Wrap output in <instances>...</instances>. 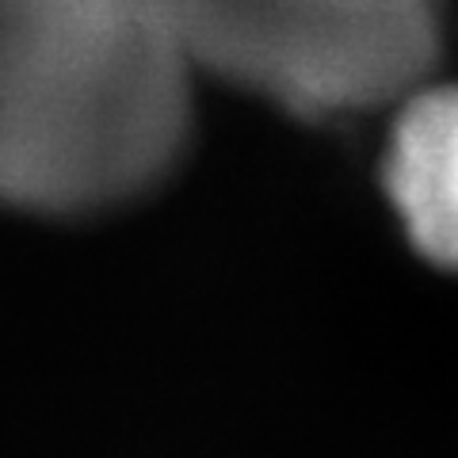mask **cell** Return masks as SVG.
I'll use <instances>...</instances> for the list:
<instances>
[{
  "label": "cell",
  "mask_w": 458,
  "mask_h": 458,
  "mask_svg": "<svg viewBox=\"0 0 458 458\" xmlns=\"http://www.w3.org/2000/svg\"><path fill=\"white\" fill-rule=\"evenodd\" d=\"M386 191L417 252L458 271V89H417L401 99Z\"/></svg>",
  "instance_id": "3"
},
{
  "label": "cell",
  "mask_w": 458,
  "mask_h": 458,
  "mask_svg": "<svg viewBox=\"0 0 458 458\" xmlns=\"http://www.w3.org/2000/svg\"><path fill=\"white\" fill-rule=\"evenodd\" d=\"M199 73L298 119H344L424 89L439 0H183Z\"/></svg>",
  "instance_id": "2"
},
{
  "label": "cell",
  "mask_w": 458,
  "mask_h": 458,
  "mask_svg": "<svg viewBox=\"0 0 458 458\" xmlns=\"http://www.w3.org/2000/svg\"><path fill=\"white\" fill-rule=\"evenodd\" d=\"M195 73L183 0H0V203L146 195L188 146Z\"/></svg>",
  "instance_id": "1"
}]
</instances>
